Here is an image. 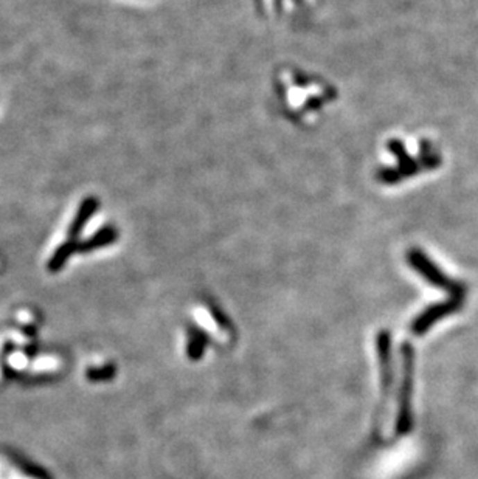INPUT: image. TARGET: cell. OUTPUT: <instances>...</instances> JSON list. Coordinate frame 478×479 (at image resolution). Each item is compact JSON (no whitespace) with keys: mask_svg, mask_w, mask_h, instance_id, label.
<instances>
[{"mask_svg":"<svg viewBox=\"0 0 478 479\" xmlns=\"http://www.w3.org/2000/svg\"><path fill=\"white\" fill-rule=\"evenodd\" d=\"M98 207H100V202H98V199L94 198V195H89V198H86L80 203L75 218H74V220H71V224L69 227L70 241H75L78 236L81 234V232L84 229V227H86L87 222L90 220L92 216L96 213Z\"/></svg>","mask_w":478,"mask_h":479,"instance_id":"obj_5","label":"cell"},{"mask_svg":"<svg viewBox=\"0 0 478 479\" xmlns=\"http://www.w3.org/2000/svg\"><path fill=\"white\" fill-rule=\"evenodd\" d=\"M117 239H119V232H117V228L110 225L103 227L101 229H98L92 238L83 242H76V253L95 252L98 248H104L114 244Z\"/></svg>","mask_w":478,"mask_h":479,"instance_id":"obj_6","label":"cell"},{"mask_svg":"<svg viewBox=\"0 0 478 479\" xmlns=\"http://www.w3.org/2000/svg\"><path fill=\"white\" fill-rule=\"evenodd\" d=\"M76 253V242L75 241H67L65 244H61L56 248V252L51 254V258L49 261V270L51 273L60 272L61 268L67 264V261L70 259V256Z\"/></svg>","mask_w":478,"mask_h":479,"instance_id":"obj_8","label":"cell"},{"mask_svg":"<svg viewBox=\"0 0 478 479\" xmlns=\"http://www.w3.org/2000/svg\"><path fill=\"white\" fill-rule=\"evenodd\" d=\"M208 311H210V313H212V317L216 321V324H218L222 331H232V321L219 306L210 303Z\"/></svg>","mask_w":478,"mask_h":479,"instance_id":"obj_10","label":"cell"},{"mask_svg":"<svg viewBox=\"0 0 478 479\" xmlns=\"http://www.w3.org/2000/svg\"><path fill=\"white\" fill-rule=\"evenodd\" d=\"M379 366H381V382L385 397L390 396L393 383V363H391V336L387 331H381L376 340Z\"/></svg>","mask_w":478,"mask_h":479,"instance_id":"obj_4","label":"cell"},{"mask_svg":"<svg viewBox=\"0 0 478 479\" xmlns=\"http://www.w3.org/2000/svg\"><path fill=\"white\" fill-rule=\"evenodd\" d=\"M117 376V366L109 363L104 366L98 367H89L86 372V377L90 382H108V380H112Z\"/></svg>","mask_w":478,"mask_h":479,"instance_id":"obj_9","label":"cell"},{"mask_svg":"<svg viewBox=\"0 0 478 479\" xmlns=\"http://www.w3.org/2000/svg\"><path fill=\"white\" fill-rule=\"evenodd\" d=\"M402 358V378L399 388V408L396 417V433L405 436L413 426V415H411V396H413L415 380V351L410 343H404L401 347Z\"/></svg>","mask_w":478,"mask_h":479,"instance_id":"obj_1","label":"cell"},{"mask_svg":"<svg viewBox=\"0 0 478 479\" xmlns=\"http://www.w3.org/2000/svg\"><path fill=\"white\" fill-rule=\"evenodd\" d=\"M463 301H464V298L452 297L447 303L429 307L427 311H424L413 321V324H411V332H413L415 336H422V333L427 332L438 320H441L443 317H446V315H450V313H454L460 309Z\"/></svg>","mask_w":478,"mask_h":479,"instance_id":"obj_3","label":"cell"},{"mask_svg":"<svg viewBox=\"0 0 478 479\" xmlns=\"http://www.w3.org/2000/svg\"><path fill=\"white\" fill-rule=\"evenodd\" d=\"M409 264L411 267H415L425 279L432 282V284L450 292L452 297L464 298V287L460 284H456V282H452L450 279L444 277V275L438 270V268L432 264V262L425 258L421 252L411 250L409 253Z\"/></svg>","mask_w":478,"mask_h":479,"instance_id":"obj_2","label":"cell"},{"mask_svg":"<svg viewBox=\"0 0 478 479\" xmlns=\"http://www.w3.org/2000/svg\"><path fill=\"white\" fill-rule=\"evenodd\" d=\"M210 343L208 333L198 326L188 327V340H187V356L191 362H199L204 357L207 346Z\"/></svg>","mask_w":478,"mask_h":479,"instance_id":"obj_7","label":"cell"}]
</instances>
